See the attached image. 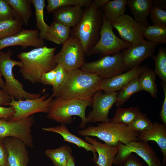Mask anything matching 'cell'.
<instances>
[{"label": "cell", "mask_w": 166, "mask_h": 166, "mask_svg": "<svg viewBox=\"0 0 166 166\" xmlns=\"http://www.w3.org/2000/svg\"><path fill=\"white\" fill-rule=\"evenodd\" d=\"M103 79L81 69L69 72L65 80L53 97L63 100H90L99 89Z\"/></svg>", "instance_id": "obj_1"}, {"label": "cell", "mask_w": 166, "mask_h": 166, "mask_svg": "<svg viewBox=\"0 0 166 166\" xmlns=\"http://www.w3.org/2000/svg\"><path fill=\"white\" fill-rule=\"evenodd\" d=\"M56 49V47L44 45L18 54L23 64L19 71L24 79L34 84L39 82L43 73L54 69L57 65L55 54Z\"/></svg>", "instance_id": "obj_2"}, {"label": "cell", "mask_w": 166, "mask_h": 166, "mask_svg": "<svg viewBox=\"0 0 166 166\" xmlns=\"http://www.w3.org/2000/svg\"><path fill=\"white\" fill-rule=\"evenodd\" d=\"M84 10L79 22L71 29L70 36L76 37L80 40L85 55L100 38L103 14L100 8L95 6L93 1Z\"/></svg>", "instance_id": "obj_3"}, {"label": "cell", "mask_w": 166, "mask_h": 166, "mask_svg": "<svg viewBox=\"0 0 166 166\" xmlns=\"http://www.w3.org/2000/svg\"><path fill=\"white\" fill-rule=\"evenodd\" d=\"M138 133L130 130L124 125L109 121L101 122L97 126H89L78 132L81 136H95L105 144L113 146H117L119 142L126 144L137 141Z\"/></svg>", "instance_id": "obj_4"}, {"label": "cell", "mask_w": 166, "mask_h": 166, "mask_svg": "<svg viewBox=\"0 0 166 166\" xmlns=\"http://www.w3.org/2000/svg\"><path fill=\"white\" fill-rule=\"evenodd\" d=\"M91 100H82L76 99L63 100L55 97L51 101L47 117L61 124H70L73 122L72 116L79 117L81 123L78 127L85 128L87 123L85 111L91 105Z\"/></svg>", "instance_id": "obj_5"}, {"label": "cell", "mask_w": 166, "mask_h": 166, "mask_svg": "<svg viewBox=\"0 0 166 166\" xmlns=\"http://www.w3.org/2000/svg\"><path fill=\"white\" fill-rule=\"evenodd\" d=\"M12 51L9 49L6 52L0 51V73L5 80L2 90L11 97L16 100L33 99L41 96V93H33L26 91L22 84L16 78L13 73L14 66H23L21 61L13 60Z\"/></svg>", "instance_id": "obj_6"}, {"label": "cell", "mask_w": 166, "mask_h": 166, "mask_svg": "<svg viewBox=\"0 0 166 166\" xmlns=\"http://www.w3.org/2000/svg\"><path fill=\"white\" fill-rule=\"evenodd\" d=\"M100 38L88 53V56L98 54L103 57L113 55L132 45L117 37L114 33L111 24L103 14V23L100 32Z\"/></svg>", "instance_id": "obj_7"}, {"label": "cell", "mask_w": 166, "mask_h": 166, "mask_svg": "<svg viewBox=\"0 0 166 166\" xmlns=\"http://www.w3.org/2000/svg\"><path fill=\"white\" fill-rule=\"evenodd\" d=\"M118 152L114 158L113 164L122 166L128 157L134 153L142 158L148 166H162L159 158L148 142L138 140L126 144L119 142Z\"/></svg>", "instance_id": "obj_8"}, {"label": "cell", "mask_w": 166, "mask_h": 166, "mask_svg": "<svg viewBox=\"0 0 166 166\" xmlns=\"http://www.w3.org/2000/svg\"><path fill=\"white\" fill-rule=\"evenodd\" d=\"M55 55L56 63L67 72L80 69L85 63V55L81 44L77 38L70 36Z\"/></svg>", "instance_id": "obj_9"}, {"label": "cell", "mask_w": 166, "mask_h": 166, "mask_svg": "<svg viewBox=\"0 0 166 166\" xmlns=\"http://www.w3.org/2000/svg\"><path fill=\"white\" fill-rule=\"evenodd\" d=\"M81 69L95 74L103 79L110 78L127 70L121 52L113 55L101 57L89 62H85Z\"/></svg>", "instance_id": "obj_10"}, {"label": "cell", "mask_w": 166, "mask_h": 166, "mask_svg": "<svg viewBox=\"0 0 166 166\" xmlns=\"http://www.w3.org/2000/svg\"><path fill=\"white\" fill-rule=\"evenodd\" d=\"M49 93L40 97L29 99L16 100L11 97L9 105L12 106L15 113L10 121H18L26 119L38 113H47L50 104L53 99L52 95L47 98Z\"/></svg>", "instance_id": "obj_11"}, {"label": "cell", "mask_w": 166, "mask_h": 166, "mask_svg": "<svg viewBox=\"0 0 166 166\" xmlns=\"http://www.w3.org/2000/svg\"><path fill=\"white\" fill-rule=\"evenodd\" d=\"M33 116L18 121L0 119V144L7 137L18 138L23 141L27 147H34L31 128L34 124Z\"/></svg>", "instance_id": "obj_12"}, {"label": "cell", "mask_w": 166, "mask_h": 166, "mask_svg": "<svg viewBox=\"0 0 166 166\" xmlns=\"http://www.w3.org/2000/svg\"><path fill=\"white\" fill-rule=\"evenodd\" d=\"M117 92L110 93L99 90L93 95L91 105L93 109L86 116L89 122H109V111L116 101Z\"/></svg>", "instance_id": "obj_13"}, {"label": "cell", "mask_w": 166, "mask_h": 166, "mask_svg": "<svg viewBox=\"0 0 166 166\" xmlns=\"http://www.w3.org/2000/svg\"><path fill=\"white\" fill-rule=\"evenodd\" d=\"M111 24L121 39L126 42L135 45L145 40L143 32L145 26L128 15L120 16Z\"/></svg>", "instance_id": "obj_14"}, {"label": "cell", "mask_w": 166, "mask_h": 166, "mask_svg": "<svg viewBox=\"0 0 166 166\" xmlns=\"http://www.w3.org/2000/svg\"><path fill=\"white\" fill-rule=\"evenodd\" d=\"M159 44L148 40L122 50L124 63L128 71L138 67L141 63L148 57L152 58L155 49Z\"/></svg>", "instance_id": "obj_15"}, {"label": "cell", "mask_w": 166, "mask_h": 166, "mask_svg": "<svg viewBox=\"0 0 166 166\" xmlns=\"http://www.w3.org/2000/svg\"><path fill=\"white\" fill-rule=\"evenodd\" d=\"M0 144L6 151L8 166H28L29 153L26 145L22 140L15 137H7Z\"/></svg>", "instance_id": "obj_16"}, {"label": "cell", "mask_w": 166, "mask_h": 166, "mask_svg": "<svg viewBox=\"0 0 166 166\" xmlns=\"http://www.w3.org/2000/svg\"><path fill=\"white\" fill-rule=\"evenodd\" d=\"M14 46H20L23 49L28 46L39 48L44 46V41L40 37L38 30L23 28L18 33L0 40V51L6 47Z\"/></svg>", "instance_id": "obj_17"}, {"label": "cell", "mask_w": 166, "mask_h": 166, "mask_svg": "<svg viewBox=\"0 0 166 166\" xmlns=\"http://www.w3.org/2000/svg\"><path fill=\"white\" fill-rule=\"evenodd\" d=\"M147 67L146 65L139 66L110 78L103 79L99 90L105 93L117 92L131 80L139 77Z\"/></svg>", "instance_id": "obj_18"}, {"label": "cell", "mask_w": 166, "mask_h": 166, "mask_svg": "<svg viewBox=\"0 0 166 166\" xmlns=\"http://www.w3.org/2000/svg\"><path fill=\"white\" fill-rule=\"evenodd\" d=\"M138 140L148 142H156L160 148L163 156L162 166L166 163V125L158 122L153 123L148 130L138 133Z\"/></svg>", "instance_id": "obj_19"}, {"label": "cell", "mask_w": 166, "mask_h": 166, "mask_svg": "<svg viewBox=\"0 0 166 166\" xmlns=\"http://www.w3.org/2000/svg\"><path fill=\"white\" fill-rule=\"evenodd\" d=\"M84 9L78 6H62L52 13L54 21L70 28L76 26L83 15Z\"/></svg>", "instance_id": "obj_20"}, {"label": "cell", "mask_w": 166, "mask_h": 166, "mask_svg": "<svg viewBox=\"0 0 166 166\" xmlns=\"http://www.w3.org/2000/svg\"><path fill=\"white\" fill-rule=\"evenodd\" d=\"M85 140L91 144L95 149L98 156L94 162L98 166H112L116 155L118 152L117 146L107 145L89 136H85Z\"/></svg>", "instance_id": "obj_21"}, {"label": "cell", "mask_w": 166, "mask_h": 166, "mask_svg": "<svg viewBox=\"0 0 166 166\" xmlns=\"http://www.w3.org/2000/svg\"><path fill=\"white\" fill-rule=\"evenodd\" d=\"M42 129L45 132L58 133L62 137L64 141L73 144L79 148H84L87 152L91 151L93 156L92 160L95 162L97 160V152L93 146L91 144L72 134L65 124H61L60 125L53 127L42 128Z\"/></svg>", "instance_id": "obj_22"}, {"label": "cell", "mask_w": 166, "mask_h": 166, "mask_svg": "<svg viewBox=\"0 0 166 166\" xmlns=\"http://www.w3.org/2000/svg\"><path fill=\"white\" fill-rule=\"evenodd\" d=\"M127 5L136 21L145 26L149 25L147 17L153 6L152 0H128Z\"/></svg>", "instance_id": "obj_23"}, {"label": "cell", "mask_w": 166, "mask_h": 166, "mask_svg": "<svg viewBox=\"0 0 166 166\" xmlns=\"http://www.w3.org/2000/svg\"><path fill=\"white\" fill-rule=\"evenodd\" d=\"M13 9L15 19L28 26L32 11L31 0H6Z\"/></svg>", "instance_id": "obj_24"}, {"label": "cell", "mask_w": 166, "mask_h": 166, "mask_svg": "<svg viewBox=\"0 0 166 166\" xmlns=\"http://www.w3.org/2000/svg\"><path fill=\"white\" fill-rule=\"evenodd\" d=\"M71 147L63 144L54 149H48L44 153L52 161L54 166H66L69 160L73 156Z\"/></svg>", "instance_id": "obj_25"}, {"label": "cell", "mask_w": 166, "mask_h": 166, "mask_svg": "<svg viewBox=\"0 0 166 166\" xmlns=\"http://www.w3.org/2000/svg\"><path fill=\"white\" fill-rule=\"evenodd\" d=\"M71 28L53 21L45 39L55 44H63L70 36Z\"/></svg>", "instance_id": "obj_26"}, {"label": "cell", "mask_w": 166, "mask_h": 166, "mask_svg": "<svg viewBox=\"0 0 166 166\" xmlns=\"http://www.w3.org/2000/svg\"><path fill=\"white\" fill-rule=\"evenodd\" d=\"M127 0H109L101 8L104 15L110 23L118 18L125 14Z\"/></svg>", "instance_id": "obj_27"}, {"label": "cell", "mask_w": 166, "mask_h": 166, "mask_svg": "<svg viewBox=\"0 0 166 166\" xmlns=\"http://www.w3.org/2000/svg\"><path fill=\"white\" fill-rule=\"evenodd\" d=\"M140 112L138 106H131L128 108L118 107L114 117L110 119L109 122L122 124L127 126L133 121Z\"/></svg>", "instance_id": "obj_28"}, {"label": "cell", "mask_w": 166, "mask_h": 166, "mask_svg": "<svg viewBox=\"0 0 166 166\" xmlns=\"http://www.w3.org/2000/svg\"><path fill=\"white\" fill-rule=\"evenodd\" d=\"M156 75L153 70L147 67L138 78L141 90L148 92L154 98H157L158 93Z\"/></svg>", "instance_id": "obj_29"}, {"label": "cell", "mask_w": 166, "mask_h": 166, "mask_svg": "<svg viewBox=\"0 0 166 166\" xmlns=\"http://www.w3.org/2000/svg\"><path fill=\"white\" fill-rule=\"evenodd\" d=\"M138 78L132 79L117 92L115 103L118 107L122 106L133 94L142 90Z\"/></svg>", "instance_id": "obj_30"}, {"label": "cell", "mask_w": 166, "mask_h": 166, "mask_svg": "<svg viewBox=\"0 0 166 166\" xmlns=\"http://www.w3.org/2000/svg\"><path fill=\"white\" fill-rule=\"evenodd\" d=\"M35 8V14L37 22V28L39 31V37L45 39L49 28L44 19V9L45 6L44 0H31Z\"/></svg>", "instance_id": "obj_31"}, {"label": "cell", "mask_w": 166, "mask_h": 166, "mask_svg": "<svg viewBox=\"0 0 166 166\" xmlns=\"http://www.w3.org/2000/svg\"><path fill=\"white\" fill-rule=\"evenodd\" d=\"M144 38L148 41L159 44L166 43V26L149 25L145 26L143 32Z\"/></svg>", "instance_id": "obj_32"}, {"label": "cell", "mask_w": 166, "mask_h": 166, "mask_svg": "<svg viewBox=\"0 0 166 166\" xmlns=\"http://www.w3.org/2000/svg\"><path fill=\"white\" fill-rule=\"evenodd\" d=\"M23 24L16 19H10L0 22V40L14 35L22 29Z\"/></svg>", "instance_id": "obj_33"}, {"label": "cell", "mask_w": 166, "mask_h": 166, "mask_svg": "<svg viewBox=\"0 0 166 166\" xmlns=\"http://www.w3.org/2000/svg\"><path fill=\"white\" fill-rule=\"evenodd\" d=\"M154 61L156 75L159 76L162 82L166 83V49L160 47L158 53L152 57Z\"/></svg>", "instance_id": "obj_34"}, {"label": "cell", "mask_w": 166, "mask_h": 166, "mask_svg": "<svg viewBox=\"0 0 166 166\" xmlns=\"http://www.w3.org/2000/svg\"><path fill=\"white\" fill-rule=\"evenodd\" d=\"M92 0H47L46 8L48 13H52L60 7L70 6H78L85 8L91 3Z\"/></svg>", "instance_id": "obj_35"}, {"label": "cell", "mask_w": 166, "mask_h": 166, "mask_svg": "<svg viewBox=\"0 0 166 166\" xmlns=\"http://www.w3.org/2000/svg\"><path fill=\"white\" fill-rule=\"evenodd\" d=\"M153 124L146 114L140 112L127 127L131 131L140 133L148 130Z\"/></svg>", "instance_id": "obj_36"}, {"label": "cell", "mask_w": 166, "mask_h": 166, "mask_svg": "<svg viewBox=\"0 0 166 166\" xmlns=\"http://www.w3.org/2000/svg\"><path fill=\"white\" fill-rule=\"evenodd\" d=\"M153 25L166 26V10L153 6L149 13Z\"/></svg>", "instance_id": "obj_37"}, {"label": "cell", "mask_w": 166, "mask_h": 166, "mask_svg": "<svg viewBox=\"0 0 166 166\" xmlns=\"http://www.w3.org/2000/svg\"><path fill=\"white\" fill-rule=\"evenodd\" d=\"M55 69L56 77L54 84L52 86V94L56 93L64 84L68 72L59 64L57 65Z\"/></svg>", "instance_id": "obj_38"}, {"label": "cell", "mask_w": 166, "mask_h": 166, "mask_svg": "<svg viewBox=\"0 0 166 166\" xmlns=\"http://www.w3.org/2000/svg\"><path fill=\"white\" fill-rule=\"evenodd\" d=\"M15 19L14 11L6 0H0V22Z\"/></svg>", "instance_id": "obj_39"}, {"label": "cell", "mask_w": 166, "mask_h": 166, "mask_svg": "<svg viewBox=\"0 0 166 166\" xmlns=\"http://www.w3.org/2000/svg\"><path fill=\"white\" fill-rule=\"evenodd\" d=\"M56 72L55 68L49 71L43 73L41 76L40 83L47 85L53 86L54 84Z\"/></svg>", "instance_id": "obj_40"}, {"label": "cell", "mask_w": 166, "mask_h": 166, "mask_svg": "<svg viewBox=\"0 0 166 166\" xmlns=\"http://www.w3.org/2000/svg\"><path fill=\"white\" fill-rule=\"evenodd\" d=\"M14 113V109L12 106L6 107L0 105V119L10 120Z\"/></svg>", "instance_id": "obj_41"}, {"label": "cell", "mask_w": 166, "mask_h": 166, "mask_svg": "<svg viewBox=\"0 0 166 166\" xmlns=\"http://www.w3.org/2000/svg\"><path fill=\"white\" fill-rule=\"evenodd\" d=\"M162 85L164 95L159 116L163 123L166 125V83L162 82Z\"/></svg>", "instance_id": "obj_42"}, {"label": "cell", "mask_w": 166, "mask_h": 166, "mask_svg": "<svg viewBox=\"0 0 166 166\" xmlns=\"http://www.w3.org/2000/svg\"><path fill=\"white\" fill-rule=\"evenodd\" d=\"M122 166H143L140 160L134 155L130 154Z\"/></svg>", "instance_id": "obj_43"}, {"label": "cell", "mask_w": 166, "mask_h": 166, "mask_svg": "<svg viewBox=\"0 0 166 166\" xmlns=\"http://www.w3.org/2000/svg\"><path fill=\"white\" fill-rule=\"evenodd\" d=\"M11 101V97L0 88V105H9Z\"/></svg>", "instance_id": "obj_44"}, {"label": "cell", "mask_w": 166, "mask_h": 166, "mask_svg": "<svg viewBox=\"0 0 166 166\" xmlns=\"http://www.w3.org/2000/svg\"><path fill=\"white\" fill-rule=\"evenodd\" d=\"M0 166H8L6 151L3 146L0 144Z\"/></svg>", "instance_id": "obj_45"}, {"label": "cell", "mask_w": 166, "mask_h": 166, "mask_svg": "<svg viewBox=\"0 0 166 166\" xmlns=\"http://www.w3.org/2000/svg\"><path fill=\"white\" fill-rule=\"evenodd\" d=\"M153 6H156L161 9H166V0H152Z\"/></svg>", "instance_id": "obj_46"}, {"label": "cell", "mask_w": 166, "mask_h": 166, "mask_svg": "<svg viewBox=\"0 0 166 166\" xmlns=\"http://www.w3.org/2000/svg\"><path fill=\"white\" fill-rule=\"evenodd\" d=\"M109 1V0H94L93 1V2L96 7L100 8L105 6Z\"/></svg>", "instance_id": "obj_47"}, {"label": "cell", "mask_w": 166, "mask_h": 166, "mask_svg": "<svg viewBox=\"0 0 166 166\" xmlns=\"http://www.w3.org/2000/svg\"><path fill=\"white\" fill-rule=\"evenodd\" d=\"M66 166H75V159L73 156L69 160Z\"/></svg>", "instance_id": "obj_48"}, {"label": "cell", "mask_w": 166, "mask_h": 166, "mask_svg": "<svg viewBox=\"0 0 166 166\" xmlns=\"http://www.w3.org/2000/svg\"><path fill=\"white\" fill-rule=\"evenodd\" d=\"M2 76L0 73V88L2 89L4 86V82L2 80Z\"/></svg>", "instance_id": "obj_49"}, {"label": "cell", "mask_w": 166, "mask_h": 166, "mask_svg": "<svg viewBox=\"0 0 166 166\" xmlns=\"http://www.w3.org/2000/svg\"><path fill=\"white\" fill-rule=\"evenodd\" d=\"M98 166L96 164V165H95L93 166Z\"/></svg>", "instance_id": "obj_50"}, {"label": "cell", "mask_w": 166, "mask_h": 166, "mask_svg": "<svg viewBox=\"0 0 166 166\" xmlns=\"http://www.w3.org/2000/svg\"></svg>", "instance_id": "obj_51"}]
</instances>
